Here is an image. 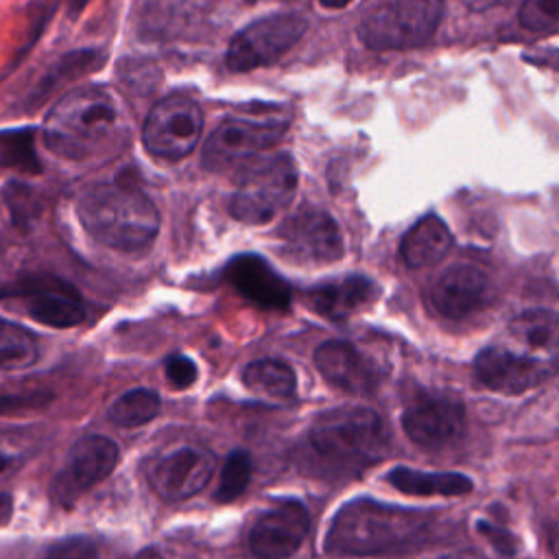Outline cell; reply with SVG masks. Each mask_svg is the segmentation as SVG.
<instances>
[{
  "label": "cell",
  "mask_w": 559,
  "mask_h": 559,
  "mask_svg": "<svg viewBox=\"0 0 559 559\" xmlns=\"http://www.w3.org/2000/svg\"><path fill=\"white\" fill-rule=\"evenodd\" d=\"M518 20L528 33H555L559 31V0H524Z\"/></svg>",
  "instance_id": "cell-29"
},
{
  "label": "cell",
  "mask_w": 559,
  "mask_h": 559,
  "mask_svg": "<svg viewBox=\"0 0 559 559\" xmlns=\"http://www.w3.org/2000/svg\"><path fill=\"white\" fill-rule=\"evenodd\" d=\"M378 297V286L362 277V275H349L343 280L325 282L306 293V304L312 312H317L323 319L330 321H345L373 304Z\"/></svg>",
  "instance_id": "cell-20"
},
{
  "label": "cell",
  "mask_w": 559,
  "mask_h": 559,
  "mask_svg": "<svg viewBox=\"0 0 559 559\" xmlns=\"http://www.w3.org/2000/svg\"><path fill=\"white\" fill-rule=\"evenodd\" d=\"M214 467L216 461L207 450L183 445L151 461L146 476L159 498L179 502L197 496L210 483Z\"/></svg>",
  "instance_id": "cell-15"
},
{
  "label": "cell",
  "mask_w": 559,
  "mask_h": 559,
  "mask_svg": "<svg viewBox=\"0 0 559 559\" xmlns=\"http://www.w3.org/2000/svg\"><path fill=\"white\" fill-rule=\"evenodd\" d=\"M478 531H480L500 552H504V555H513V552H515V542H513V537H511L504 528H500L498 524L480 522V524H478Z\"/></svg>",
  "instance_id": "cell-34"
},
{
  "label": "cell",
  "mask_w": 559,
  "mask_h": 559,
  "mask_svg": "<svg viewBox=\"0 0 559 559\" xmlns=\"http://www.w3.org/2000/svg\"><path fill=\"white\" fill-rule=\"evenodd\" d=\"M0 168L15 170L24 175H37L41 170L37 151H35V133L28 127L0 131Z\"/></svg>",
  "instance_id": "cell-24"
},
{
  "label": "cell",
  "mask_w": 559,
  "mask_h": 559,
  "mask_svg": "<svg viewBox=\"0 0 559 559\" xmlns=\"http://www.w3.org/2000/svg\"><path fill=\"white\" fill-rule=\"evenodd\" d=\"M542 384L559 371V312L537 308L513 317L493 341Z\"/></svg>",
  "instance_id": "cell-8"
},
{
  "label": "cell",
  "mask_w": 559,
  "mask_h": 559,
  "mask_svg": "<svg viewBox=\"0 0 559 559\" xmlns=\"http://www.w3.org/2000/svg\"><path fill=\"white\" fill-rule=\"evenodd\" d=\"M314 365L332 386L358 395L376 391L384 378L376 358L341 338L319 345L314 352Z\"/></svg>",
  "instance_id": "cell-17"
},
{
  "label": "cell",
  "mask_w": 559,
  "mask_h": 559,
  "mask_svg": "<svg viewBox=\"0 0 559 559\" xmlns=\"http://www.w3.org/2000/svg\"><path fill=\"white\" fill-rule=\"evenodd\" d=\"M297 190V168L288 153L260 155L240 168V183L229 201V212L247 225L275 218Z\"/></svg>",
  "instance_id": "cell-6"
},
{
  "label": "cell",
  "mask_w": 559,
  "mask_h": 559,
  "mask_svg": "<svg viewBox=\"0 0 559 559\" xmlns=\"http://www.w3.org/2000/svg\"><path fill=\"white\" fill-rule=\"evenodd\" d=\"M284 258L301 266H325L343 258V236L336 221L319 207H299L277 229Z\"/></svg>",
  "instance_id": "cell-11"
},
{
  "label": "cell",
  "mask_w": 559,
  "mask_h": 559,
  "mask_svg": "<svg viewBox=\"0 0 559 559\" xmlns=\"http://www.w3.org/2000/svg\"><path fill=\"white\" fill-rule=\"evenodd\" d=\"M4 203L11 212L13 223L22 229H26L39 214V201H37L35 192L28 186L17 183V181H13L4 188Z\"/></svg>",
  "instance_id": "cell-30"
},
{
  "label": "cell",
  "mask_w": 559,
  "mask_h": 559,
  "mask_svg": "<svg viewBox=\"0 0 559 559\" xmlns=\"http://www.w3.org/2000/svg\"><path fill=\"white\" fill-rule=\"evenodd\" d=\"M203 131V111L197 100L170 94L157 100L142 127L144 148L159 159L177 162L194 151Z\"/></svg>",
  "instance_id": "cell-9"
},
{
  "label": "cell",
  "mask_w": 559,
  "mask_h": 559,
  "mask_svg": "<svg viewBox=\"0 0 559 559\" xmlns=\"http://www.w3.org/2000/svg\"><path fill=\"white\" fill-rule=\"evenodd\" d=\"M389 483L408 496H463L472 491V480L454 472H419L411 467H393Z\"/></svg>",
  "instance_id": "cell-22"
},
{
  "label": "cell",
  "mask_w": 559,
  "mask_h": 559,
  "mask_svg": "<svg viewBox=\"0 0 559 559\" xmlns=\"http://www.w3.org/2000/svg\"><path fill=\"white\" fill-rule=\"evenodd\" d=\"M352 0H319V4L321 7H325V9H343V7H347Z\"/></svg>",
  "instance_id": "cell-38"
},
{
  "label": "cell",
  "mask_w": 559,
  "mask_h": 559,
  "mask_svg": "<svg viewBox=\"0 0 559 559\" xmlns=\"http://www.w3.org/2000/svg\"><path fill=\"white\" fill-rule=\"evenodd\" d=\"M452 234L448 225L435 216H421L402 238L400 255L408 269H426L441 262L452 249Z\"/></svg>",
  "instance_id": "cell-21"
},
{
  "label": "cell",
  "mask_w": 559,
  "mask_h": 559,
  "mask_svg": "<svg viewBox=\"0 0 559 559\" xmlns=\"http://www.w3.org/2000/svg\"><path fill=\"white\" fill-rule=\"evenodd\" d=\"M308 445L323 463L356 474L389 454V432L380 415L365 406H336L312 421Z\"/></svg>",
  "instance_id": "cell-4"
},
{
  "label": "cell",
  "mask_w": 559,
  "mask_h": 559,
  "mask_svg": "<svg viewBox=\"0 0 559 559\" xmlns=\"http://www.w3.org/2000/svg\"><path fill=\"white\" fill-rule=\"evenodd\" d=\"M306 33V20L297 13H275L260 17L238 31L225 52L231 72H251L275 63Z\"/></svg>",
  "instance_id": "cell-10"
},
{
  "label": "cell",
  "mask_w": 559,
  "mask_h": 559,
  "mask_svg": "<svg viewBox=\"0 0 559 559\" xmlns=\"http://www.w3.org/2000/svg\"><path fill=\"white\" fill-rule=\"evenodd\" d=\"M406 437L428 450H441L463 437L465 406L452 391H417L402 411Z\"/></svg>",
  "instance_id": "cell-12"
},
{
  "label": "cell",
  "mask_w": 559,
  "mask_h": 559,
  "mask_svg": "<svg viewBox=\"0 0 559 559\" xmlns=\"http://www.w3.org/2000/svg\"><path fill=\"white\" fill-rule=\"evenodd\" d=\"M164 371H166L168 382H170L175 389H179V391L188 389V386L197 380V365H194L188 356H183V354H173V356H168Z\"/></svg>",
  "instance_id": "cell-32"
},
{
  "label": "cell",
  "mask_w": 559,
  "mask_h": 559,
  "mask_svg": "<svg viewBox=\"0 0 559 559\" xmlns=\"http://www.w3.org/2000/svg\"><path fill=\"white\" fill-rule=\"evenodd\" d=\"M310 528V515L299 500H282L264 511L249 531V550L258 559L290 557Z\"/></svg>",
  "instance_id": "cell-16"
},
{
  "label": "cell",
  "mask_w": 559,
  "mask_h": 559,
  "mask_svg": "<svg viewBox=\"0 0 559 559\" xmlns=\"http://www.w3.org/2000/svg\"><path fill=\"white\" fill-rule=\"evenodd\" d=\"M76 214L94 240L124 253L148 249L159 229L153 201L122 179L87 186L76 201Z\"/></svg>",
  "instance_id": "cell-3"
},
{
  "label": "cell",
  "mask_w": 559,
  "mask_h": 559,
  "mask_svg": "<svg viewBox=\"0 0 559 559\" xmlns=\"http://www.w3.org/2000/svg\"><path fill=\"white\" fill-rule=\"evenodd\" d=\"M159 395L153 389H131L109 406V421L118 428H138L155 419Z\"/></svg>",
  "instance_id": "cell-26"
},
{
  "label": "cell",
  "mask_w": 559,
  "mask_h": 559,
  "mask_svg": "<svg viewBox=\"0 0 559 559\" xmlns=\"http://www.w3.org/2000/svg\"><path fill=\"white\" fill-rule=\"evenodd\" d=\"M290 127V109L275 103H253L225 116L203 146L210 170L245 168L271 151Z\"/></svg>",
  "instance_id": "cell-5"
},
{
  "label": "cell",
  "mask_w": 559,
  "mask_h": 559,
  "mask_svg": "<svg viewBox=\"0 0 559 559\" xmlns=\"http://www.w3.org/2000/svg\"><path fill=\"white\" fill-rule=\"evenodd\" d=\"M426 511L384 504L371 498L345 502L332 518L323 548L334 557H371L400 552L428 535Z\"/></svg>",
  "instance_id": "cell-2"
},
{
  "label": "cell",
  "mask_w": 559,
  "mask_h": 559,
  "mask_svg": "<svg viewBox=\"0 0 559 559\" xmlns=\"http://www.w3.org/2000/svg\"><path fill=\"white\" fill-rule=\"evenodd\" d=\"M46 559H98V552L92 542L83 537H72L55 544Z\"/></svg>",
  "instance_id": "cell-33"
},
{
  "label": "cell",
  "mask_w": 559,
  "mask_h": 559,
  "mask_svg": "<svg viewBox=\"0 0 559 559\" xmlns=\"http://www.w3.org/2000/svg\"><path fill=\"white\" fill-rule=\"evenodd\" d=\"M245 386L262 397L288 400L297 389V378L290 365L277 358H260L245 367L242 371Z\"/></svg>",
  "instance_id": "cell-23"
},
{
  "label": "cell",
  "mask_w": 559,
  "mask_h": 559,
  "mask_svg": "<svg viewBox=\"0 0 559 559\" xmlns=\"http://www.w3.org/2000/svg\"><path fill=\"white\" fill-rule=\"evenodd\" d=\"M133 559H164V557H162V552L157 548H144Z\"/></svg>",
  "instance_id": "cell-37"
},
{
  "label": "cell",
  "mask_w": 559,
  "mask_h": 559,
  "mask_svg": "<svg viewBox=\"0 0 559 559\" xmlns=\"http://www.w3.org/2000/svg\"><path fill=\"white\" fill-rule=\"evenodd\" d=\"M118 445L109 437L87 435L74 443L66 467L55 476L50 496L61 507H72L81 493L107 478L118 463Z\"/></svg>",
  "instance_id": "cell-14"
},
{
  "label": "cell",
  "mask_w": 559,
  "mask_h": 559,
  "mask_svg": "<svg viewBox=\"0 0 559 559\" xmlns=\"http://www.w3.org/2000/svg\"><path fill=\"white\" fill-rule=\"evenodd\" d=\"M13 515V498L9 493H0V526L9 524Z\"/></svg>",
  "instance_id": "cell-36"
},
{
  "label": "cell",
  "mask_w": 559,
  "mask_h": 559,
  "mask_svg": "<svg viewBox=\"0 0 559 559\" xmlns=\"http://www.w3.org/2000/svg\"><path fill=\"white\" fill-rule=\"evenodd\" d=\"M20 443L9 441L7 437H0V476H7L15 467H20Z\"/></svg>",
  "instance_id": "cell-35"
},
{
  "label": "cell",
  "mask_w": 559,
  "mask_h": 559,
  "mask_svg": "<svg viewBox=\"0 0 559 559\" xmlns=\"http://www.w3.org/2000/svg\"><path fill=\"white\" fill-rule=\"evenodd\" d=\"M129 116L109 87H79L55 103L44 122L46 146L63 159L90 162L118 153L129 142Z\"/></svg>",
  "instance_id": "cell-1"
},
{
  "label": "cell",
  "mask_w": 559,
  "mask_h": 559,
  "mask_svg": "<svg viewBox=\"0 0 559 559\" xmlns=\"http://www.w3.org/2000/svg\"><path fill=\"white\" fill-rule=\"evenodd\" d=\"M491 295L487 273L472 264H454L430 286V304L445 319H465L478 312Z\"/></svg>",
  "instance_id": "cell-18"
},
{
  "label": "cell",
  "mask_w": 559,
  "mask_h": 559,
  "mask_svg": "<svg viewBox=\"0 0 559 559\" xmlns=\"http://www.w3.org/2000/svg\"><path fill=\"white\" fill-rule=\"evenodd\" d=\"M0 299L17 301L35 321L50 328H74L85 319V308L72 284L55 275H26L4 286Z\"/></svg>",
  "instance_id": "cell-13"
},
{
  "label": "cell",
  "mask_w": 559,
  "mask_h": 559,
  "mask_svg": "<svg viewBox=\"0 0 559 559\" xmlns=\"http://www.w3.org/2000/svg\"><path fill=\"white\" fill-rule=\"evenodd\" d=\"M251 472H253V463L249 452L234 450L223 463L218 487H216V500L218 502L236 500L247 489Z\"/></svg>",
  "instance_id": "cell-28"
},
{
  "label": "cell",
  "mask_w": 559,
  "mask_h": 559,
  "mask_svg": "<svg viewBox=\"0 0 559 559\" xmlns=\"http://www.w3.org/2000/svg\"><path fill=\"white\" fill-rule=\"evenodd\" d=\"M443 17V0H389L358 26V39L371 50H408L426 44Z\"/></svg>",
  "instance_id": "cell-7"
},
{
  "label": "cell",
  "mask_w": 559,
  "mask_h": 559,
  "mask_svg": "<svg viewBox=\"0 0 559 559\" xmlns=\"http://www.w3.org/2000/svg\"><path fill=\"white\" fill-rule=\"evenodd\" d=\"M103 61V57L96 50H79L72 55H66L63 59H59V63L55 68H50V72L41 79V83L37 85L33 100L35 98H46L52 90H57L63 83H70L72 79L90 72L92 68H96Z\"/></svg>",
  "instance_id": "cell-27"
},
{
  "label": "cell",
  "mask_w": 559,
  "mask_h": 559,
  "mask_svg": "<svg viewBox=\"0 0 559 559\" xmlns=\"http://www.w3.org/2000/svg\"><path fill=\"white\" fill-rule=\"evenodd\" d=\"M50 400H52V393L48 389H33V391H20V393H0V413L46 408L50 404Z\"/></svg>",
  "instance_id": "cell-31"
},
{
  "label": "cell",
  "mask_w": 559,
  "mask_h": 559,
  "mask_svg": "<svg viewBox=\"0 0 559 559\" xmlns=\"http://www.w3.org/2000/svg\"><path fill=\"white\" fill-rule=\"evenodd\" d=\"M39 356L37 338L22 325L0 319V369L17 371L31 367Z\"/></svg>",
  "instance_id": "cell-25"
},
{
  "label": "cell",
  "mask_w": 559,
  "mask_h": 559,
  "mask_svg": "<svg viewBox=\"0 0 559 559\" xmlns=\"http://www.w3.org/2000/svg\"><path fill=\"white\" fill-rule=\"evenodd\" d=\"M225 277L242 297L260 308L286 310L290 304V284L255 253L231 258L225 266Z\"/></svg>",
  "instance_id": "cell-19"
}]
</instances>
